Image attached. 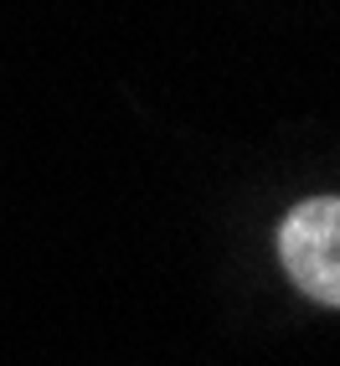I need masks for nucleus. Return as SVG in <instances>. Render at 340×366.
Returning a JSON list of instances; mask_svg holds the SVG:
<instances>
[{
	"mask_svg": "<svg viewBox=\"0 0 340 366\" xmlns=\"http://www.w3.org/2000/svg\"><path fill=\"white\" fill-rule=\"evenodd\" d=\"M279 263L299 295L340 310V197L299 202L279 227Z\"/></svg>",
	"mask_w": 340,
	"mask_h": 366,
	"instance_id": "nucleus-1",
	"label": "nucleus"
}]
</instances>
